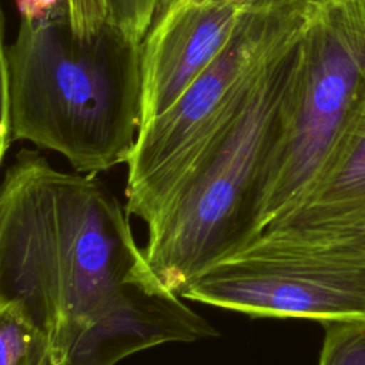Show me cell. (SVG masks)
I'll return each mask as SVG.
<instances>
[{
  "mask_svg": "<svg viewBox=\"0 0 365 365\" xmlns=\"http://www.w3.org/2000/svg\"><path fill=\"white\" fill-rule=\"evenodd\" d=\"M364 215L365 108L302 197L268 227L315 228Z\"/></svg>",
  "mask_w": 365,
  "mask_h": 365,
  "instance_id": "obj_8",
  "label": "cell"
},
{
  "mask_svg": "<svg viewBox=\"0 0 365 365\" xmlns=\"http://www.w3.org/2000/svg\"><path fill=\"white\" fill-rule=\"evenodd\" d=\"M160 0H110L113 21L133 41L141 43Z\"/></svg>",
  "mask_w": 365,
  "mask_h": 365,
  "instance_id": "obj_11",
  "label": "cell"
},
{
  "mask_svg": "<svg viewBox=\"0 0 365 365\" xmlns=\"http://www.w3.org/2000/svg\"><path fill=\"white\" fill-rule=\"evenodd\" d=\"M298 37L265 68L168 205L147 227L145 258L178 295L261 234L268 157Z\"/></svg>",
  "mask_w": 365,
  "mask_h": 365,
  "instance_id": "obj_3",
  "label": "cell"
},
{
  "mask_svg": "<svg viewBox=\"0 0 365 365\" xmlns=\"http://www.w3.org/2000/svg\"><path fill=\"white\" fill-rule=\"evenodd\" d=\"M308 0H271L251 13L225 47L161 115L144 125L127 161L125 210L147 227L265 68L298 37Z\"/></svg>",
  "mask_w": 365,
  "mask_h": 365,
  "instance_id": "obj_5",
  "label": "cell"
},
{
  "mask_svg": "<svg viewBox=\"0 0 365 365\" xmlns=\"http://www.w3.org/2000/svg\"><path fill=\"white\" fill-rule=\"evenodd\" d=\"M365 108V0H308L278 110L259 231L321 173Z\"/></svg>",
  "mask_w": 365,
  "mask_h": 365,
  "instance_id": "obj_4",
  "label": "cell"
},
{
  "mask_svg": "<svg viewBox=\"0 0 365 365\" xmlns=\"http://www.w3.org/2000/svg\"><path fill=\"white\" fill-rule=\"evenodd\" d=\"M318 365H365V318L327 321Z\"/></svg>",
  "mask_w": 365,
  "mask_h": 365,
  "instance_id": "obj_10",
  "label": "cell"
},
{
  "mask_svg": "<svg viewBox=\"0 0 365 365\" xmlns=\"http://www.w3.org/2000/svg\"><path fill=\"white\" fill-rule=\"evenodd\" d=\"M269 1L160 0L140 44L141 128L168 110L241 23Z\"/></svg>",
  "mask_w": 365,
  "mask_h": 365,
  "instance_id": "obj_7",
  "label": "cell"
},
{
  "mask_svg": "<svg viewBox=\"0 0 365 365\" xmlns=\"http://www.w3.org/2000/svg\"><path fill=\"white\" fill-rule=\"evenodd\" d=\"M181 297L251 318H365V242L264 230Z\"/></svg>",
  "mask_w": 365,
  "mask_h": 365,
  "instance_id": "obj_6",
  "label": "cell"
},
{
  "mask_svg": "<svg viewBox=\"0 0 365 365\" xmlns=\"http://www.w3.org/2000/svg\"><path fill=\"white\" fill-rule=\"evenodd\" d=\"M128 211L96 175L21 148L0 192V298L20 302L50 365L141 309L167 285L135 242Z\"/></svg>",
  "mask_w": 365,
  "mask_h": 365,
  "instance_id": "obj_1",
  "label": "cell"
},
{
  "mask_svg": "<svg viewBox=\"0 0 365 365\" xmlns=\"http://www.w3.org/2000/svg\"><path fill=\"white\" fill-rule=\"evenodd\" d=\"M288 234L305 238H345L365 242V215L315 228H285Z\"/></svg>",
  "mask_w": 365,
  "mask_h": 365,
  "instance_id": "obj_12",
  "label": "cell"
},
{
  "mask_svg": "<svg viewBox=\"0 0 365 365\" xmlns=\"http://www.w3.org/2000/svg\"><path fill=\"white\" fill-rule=\"evenodd\" d=\"M20 19L38 20L64 4V0H14Z\"/></svg>",
  "mask_w": 365,
  "mask_h": 365,
  "instance_id": "obj_13",
  "label": "cell"
},
{
  "mask_svg": "<svg viewBox=\"0 0 365 365\" xmlns=\"http://www.w3.org/2000/svg\"><path fill=\"white\" fill-rule=\"evenodd\" d=\"M110 19L77 37L66 6L20 19L1 47V158L17 141L96 175L127 164L141 128V51Z\"/></svg>",
  "mask_w": 365,
  "mask_h": 365,
  "instance_id": "obj_2",
  "label": "cell"
},
{
  "mask_svg": "<svg viewBox=\"0 0 365 365\" xmlns=\"http://www.w3.org/2000/svg\"><path fill=\"white\" fill-rule=\"evenodd\" d=\"M0 365H50V344L27 309L0 298Z\"/></svg>",
  "mask_w": 365,
  "mask_h": 365,
  "instance_id": "obj_9",
  "label": "cell"
}]
</instances>
